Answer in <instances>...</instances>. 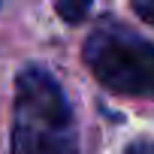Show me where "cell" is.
<instances>
[{
  "label": "cell",
  "mask_w": 154,
  "mask_h": 154,
  "mask_svg": "<svg viewBox=\"0 0 154 154\" xmlns=\"http://www.w3.org/2000/svg\"><path fill=\"white\" fill-rule=\"evenodd\" d=\"M54 12L66 21V24H82L85 18H88V12H91V3H54Z\"/></svg>",
  "instance_id": "cell-3"
},
{
  "label": "cell",
  "mask_w": 154,
  "mask_h": 154,
  "mask_svg": "<svg viewBox=\"0 0 154 154\" xmlns=\"http://www.w3.org/2000/svg\"><path fill=\"white\" fill-rule=\"evenodd\" d=\"M124 154H154V142L151 139H136L124 148Z\"/></svg>",
  "instance_id": "cell-5"
},
{
  "label": "cell",
  "mask_w": 154,
  "mask_h": 154,
  "mask_svg": "<svg viewBox=\"0 0 154 154\" xmlns=\"http://www.w3.org/2000/svg\"><path fill=\"white\" fill-rule=\"evenodd\" d=\"M133 12H136L145 24L154 27V0H136V3H133Z\"/></svg>",
  "instance_id": "cell-4"
},
{
  "label": "cell",
  "mask_w": 154,
  "mask_h": 154,
  "mask_svg": "<svg viewBox=\"0 0 154 154\" xmlns=\"http://www.w3.org/2000/svg\"><path fill=\"white\" fill-rule=\"evenodd\" d=\"M9 154H79L75 112L45 66H24L15 79Z\"/></svg>",
  "instance_id": "cell-1"
},
{
  "label": "cell",
  "mask_w": 154,
  "mask_h": 154,
  "mask_svg": "<svg viewBox=\"0 0 154 154\" xmlns=\"http://www.w3.org/2000/svg\"><path fill=\"white\" fill-rule=\"evenodd\" d=\"M82 57L103 88L121 97L154 100V42L121 21H100L88 33Z\"/></svg>",
  "instance_id": "cell-2"
}]
</instances>
